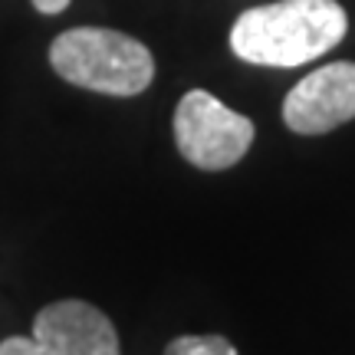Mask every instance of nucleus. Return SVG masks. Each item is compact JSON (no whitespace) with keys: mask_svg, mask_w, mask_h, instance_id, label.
Masks as SVG:
<instances>
[{"mask_svg":"<svg viewBox=\"0 0 355 355\" xmlns=\"http://www.w3.org/2000/svg\"><path fill=\"white\" fill-rule=\"evenodd\" d=\"M349 30L339 0H277L243 10L230 26L237 60L273 69H293L336 50Z\"/></svg>","mask_w":355,"mask_h":355,"instance_id":"f257e3e1","label":"nucleus"},{"mask_svg":"<svg viewBox=\"0 0 355 355\" xmlns=\"http://www.w3.org/2000/svg\"><path fill=\"white\" fill-rule=\"evenodd\" d=\"M53 69L89 92L102 96H139L152 86L155 56L141 40L109 26H73L53 40Z\"/></svg>","mask_w":355,"mask_h":355,"instance_id":"f03ea898","label":"nucleus"},{"mask_svg":"<svg viewBox=\"0 0 355 355\" xmlns=\"http://www.w3.org/2000/svg\"><path fill=\"white\" fill-rule=\"evenodd\" d=\"M254 122L247 115L227 109L224 102L191 89L181 96L175 109V145L201 171H224L234 168L254 145Z\"/></svg>","mask_w":355,"mask_h":355,"instance_id":"7ed1b4c3","label":"nucleus"},{"mask_svg":"<svg viewBox=\"0 0 355 355\" xmlns=\"http://www.w3.org/2000/svg\"><path fill=\"white\" fill-rule=\"evenodd\" d=\"M355 119V63H326L283 99V122L296 135H326Z\"/></svg>","mask_w":355,"mask_h":355,"instance_id":"20e7f679","label":"nucleus"},{"mask_svg":"<svg viewBox=\"0 0 355 355\" xmlns=\"http://www.w3.org/2000/svg\"><path fill=\"white\" fill-rule=\"evenodd\" d=\"M33 339L50 355H122L112 319L86 300H60L33 319Z\"/></svg>","mask_w":355,"mask_h":355,"instance_id":"39448f33","label":"nucleus"},{"mask_svg":"<svg viewBox=\"0 0 355 355\" xmlns=\"http://www.w3.org/2000/svg\"><path fill=\"white\" fill-rule=\"evenodd\" d=\"M165 355H237L224 336H178L165 345Z\"/></svg>","mask_w":355,"mask_h":355,"instance_id":"423d86ee","label":"nucleus"},{"mask_svg":"<svg viewBox=\"0 0 355 355\" xmlns=\"http://www.w3.org/2000/svg\"><path fill=\"white\" fill-rule=\"evenodd\" d=\"M0 355H50L33 336H10L0 343Z\"/></svg>","mask_w":355,"mask_h":355,"instance_id":"0eeeda50","label":"nucleus"},{"mask_svg":"<svg viewBox=\"0 0 355 355\" xmlns=\"http://www.w3.org/2000/svg\"><path fill=\"white\" fill-rule=\"evenodd\" d=\"M33 7H37L40 13H63L66 7H69V0H33Z\"/></svg>","mask_w":355,"mask_h":355,"instance_id":"6e6552de","label":"nucleus"}]
</instances>
